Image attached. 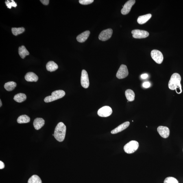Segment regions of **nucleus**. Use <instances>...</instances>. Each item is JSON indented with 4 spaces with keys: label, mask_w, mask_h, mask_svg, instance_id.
I'll return each mask as SVG.
<instances>
[{
    "label": "nucleus",
    "mask_w": 183,
    "mask_h": 183,
    "mask_svg": "<svg viewBox=\"0 0 183 183\" xmlns=\"http://www.w3.org/2000/svg\"><path fill=\"white\" fill-rule=\"evenodd\" d=\"M5 4L7 7V8L9 9H11L12 7H14L16 8L17 6V3L13 0L12 1H7L5 2Z\"/></svg>",
    "instance_id": "26"
},
{
    "label": "nucleus",
    "mask_w": 183,
    "mask_h": 183,
    "mask_svg": "<svg viewBox=\"0 0 183 183\" xmlns=\"http://www.w3.org/2000/svg\"><path fill=\"white\" fill-rule=\"evenodd\" d=\"M30 118L28 116L24 115L20 116L18 117L17 122L18 123L20 124L27 123L30 121Z\"/></svg>",
    "instance_id": "22"
},
{
    "label": "nucleus",
    "mask_w": 183,
    "mask_h": 183,
    "mask_svg": "<svg viewBox=\"0 0 183 183\" xmlns=\"http://www.w3.org/2000/svg\"><path fill=\"white\" fill-rule=\"evenodd\" d=\"M130 123L129 121H127L122 123V124L117 127L116 128L112 130L111 133L112 134H117V133L121 132L127 129L130 125Z\"/></svg>",
    "instance_id": "13"
},
{
    "label": "nucleus",
    "mask_w": 183,
    "mask_h": 183,
    "mask_svg": "<svg viewBox=\"0 0 183 183\" xmlns=\"http://www.w3.org/2000/svg\"><path fill=\"white\" fill-rule=\"evenodd\" d=\"M5 167V164L3 163L1 161H0V169H3Z\"/></svg>",
    "instance_id": "32"
},
{
    "label": "nucleus",
    "mask_w": 183,
    "mask_h": 183,
    "mask_svg": "<svg viewBox=\"0 0 183 183\" xmlns=\"http://www.w3.org/2000/svg\"><path fill=\"white\" fill-rule=\"evenodd\" d=\"M129 74L128 69L126 65L122 64L116 74V77L118 78L122 79L125 78Z\"/></svg>",
    "instance_id": "7"
},
{
    "label": "nucleus",
    "mask_w": 183,
    "mask_h": 183,
    "mask_svg": "<svg viewBox=\"0 0 183 183\" xmlns=\"http://www.w3.org/2000/svg\"><path fill=\"white\" fill-rule=\"evenodd\" d=\"M125 95L127 100L129 101H132L134 100L135 94L133 90L131 89L127 90L125 92Z\"/></svg>",
    "instance_id": "21"
},
{
    "label": "nucleus",
    "mask_w": 183,
    "mask_h": 183,
    "mask_svg": "<svg viewBox=\"0 0 183 183\" xmlns=\"http://www.w3.org/2000/svg\"><path fill=\"white\" fill-rule=\"evenodd\" d=\"M46 66L48 71L50 72L56 71L58 67L57 64L53 61H50L48 62Z\"/></svg>",
    "instance_id": "18"
},
{
    "label": "nucleus",
    "mask_w": 183,
    "mask_h": 183,
    "mask_svg": "<svg viewBox=\"0 0 183 183\" xmlns=\"http://www.w3.org/2000/svg\"><path fill=\"white\" fill-rule=\"evenodd\" d=\"M16 84L13 81H10L5 83L4 85L5 89L8 91H12L16 86Z\"/></svg>",
    "instance_id": "23"
},
{
    "label": "nucleus",
    "mask_w": 183,
    "mask_h": 183,
    "mask_svg": "<svg viewBox=\"0 0 183 183\" xmlns=\"http://www.w3.org/2000/svg\"><path fill=\"white\" fill-rule=\"evenodd\" d=\"M27 99L26 96L25 94L18 93L14 96V99L17 102L21 103L25 101Z\"/></svg>",
    "instance_id": "20"
},
{
    "label": "nucleus",
    "mask_w": 183,
    "mask_h": 183,
    "mask_svg": "<svg viewBox=\"0 0 183 183\" xmlns=\"http://www.w3.org/2000/svg\"><path fill=\"white\" fill-rule=\"evenodd\" d=\"M0 103H1V105H0V107H1L2 106V103H1V100H0Z\"/></svg>",
    "instance_id": "33"
},
{
    "label": "nucleus",
    "mask_w": 183,
    "mask_h": 183,
    "mask_svg": "<svg viewBox=\"0 0 183 183\" xmlns=\"http://www.w3.org/2000/svg\"><path fill=\"white\" fill-rule=\"evenodd\" d=\"M93 0H80L79 3L81 5H87L93 3Z\"/></svg>",
    "instance_id": "28"
},
{
    "label": "nucleus",
    "mask_w": 183,
    "mask_h": 183,
    "mask_svg": "<svg viewBox=\"0 0 183 183\" xmlns=\"http://www.w3.org/2000/svg\"><path fill=\"white\" fill-rule=\"evenodd\" d=\"M25 79L29 82H36L38 80V78L36 74L32 72H29L26 74Z\"/></svg>",
    "instance_id": "16"
},
{
    "label": "nucleus",
    "mask_w": 183,
    "mask_h": 183,
    "mask_svg": "<svg viewBox=\"0 0 183 183\" xmlns=\"http://www.w3.org/2000/svg\"><path fill=\"white\" fill-rule=\"evenodd\" d=\"M113 30L111 29H108L103 30L99 34V39L102 41L108 40L111 37Z\"/></svg>",
    "instance_id": "10"
},
{
    "label": "nucleus",
    "mask_w": 183,
    "mask_h": 183,
    "mask_svg": "<svg viewBox=\"0 0 183 183\" xmlns=\"http://www.w3.org/2000/svg\"><path fill=\"white\" fill-rule=\"evenodd\" d=\"M90 32L89 31H84L77 37L78 42L82 43L86 41L89 36Z\"/></svg>",
    "instance_id": "15"
},
{
    "label": "nucleus",
    "mask_w": 183,
    "mask_h": 183,
    "mask_svg": "<svg viewBox=\"0 0 183 183\" xmlns=\"http://www.w3.org/2000/svg\"><path fill=\"white\" fill-rule=\"evenodd\" d=\"M151 14H148L145 15L140 16L138 18L137 21L138 23L139 24H143L146 23L150 19L151 17Z\"/></svg>",
    "instance_id": "17"
},
{
    "label": "nucleus",
    "mask_w": 183,
    "mask_h": 183,
    "mask_svg": "<svg viewBox=\"0 0 183 183\" xmlns=\"http://www.w3.org/2000/svg\"><path fill=\"white\" fill-rule=\"evenodd\" d=\"M151 58L157 64H161L163 61L164 57L162 54L158 50H153L151 52Z\"/></svg>",
    "instance_id": "5"
},
{
    "label": "nucleus",
    "mask_w": 183,
    "mask_h": 183,
    "mask_svg": "<svg viewBox=\"0 0 183 183\" xmlns=\"http://www.w3.org/2000/svg\"><path fill=\"white\" fill-rule=\"evenodd\" d=\"M81 84L83 87L85 88H88L89 86L88 74L84 70H83L81 72Z\"/></svg>",
    "instance_id": "9"
},
{
    "label": "nucleus",
    "mask_w": 183,
    "mask_h": 183,
    "mask_svg": "<svg viewBox=\"0 0 183 183\" xmlns=\"http://www.w3.org/2000/svg\"><path fill=\"white\" fill-rule=\"evenodd\" d=\"M181 77L179 74L174 73L172 75L168 84L170 89L175 90L176 93L180 94L182 93V87L181 84Z\"/></svg>",
    "instance_id": "1"
},
{
    "label": "nucleus",
    "mask_w": 183,
    "mask_h": 183,
    "mask_svg": "<svg viewBox=\"0 0 183 183\" xmlns=\"http://www.w3.org/2000/svg\"><path fill=\"white\" fill-rule=\"evenodd\" d=\"M135 0H130L127 2L124 5L123 9H121V13L123 15H126L130 11L133 5L135 3Z\"/></svg>",
    "instance_id": "11"
},
{
    "label": "nucleus",
    "mask_w": 183,
    "mask_h": 183,
    "mask_svg": "<svg viewBox=\"0 0 183 183\" xmlns=\"http://www.w3.org/2000/svg\"><path fill=\"white\" fill-rule=\"evenodd\" d=\"M66 127L62 122H60L55 127L54 136L55 139L59 142H62L65 138Z\"/></svg>",
    "instance_id": "2"
},
{
    "label": "nucleus",
    "mask_w": 183,
    "mask_h": 183,
    "mask_svg": "<svg viewBox=\"0 0 183 183\" xmlns=\"http://www.w3.org/2000/svg\"><path fill=\"white\" fill-rule=\"evenodd\" d=\"M25 30V29L23 27H18V28L13 27L12 28V34L15 36L21 34L24 32Z\"/></svg>",
    "instance_id": "24"
},
{
    "label": "nucleus",
    "mask_w": 183,
    "mask_h": 183,
    "mask_svg": "<svg viewBox=\"0 0 183 183\" xmlns=\"http://www.w3.org/2000/svg\"><path fill=\"white\" fill-rule=\"evenodd\" d=\"M40 1L44 5H47L49 4V0H40Z\"/></svg>",
    "instance_id": "30"
},
{
    "label": "nucleus",
    "mask_w": 183,
    "mask_h": 183,
    "mask_svg": "<svg viewBox=\"0 0 183 183\" xmlns=\"http://www.w3.org/2000/svg\"><path fill=\"white\" fill-rule=\"evenodd\" d=\"M148 77V75L146 74H143L141 76V77L142 79H145L147 78Z\"/></svg>",
    "instance_id": "31"
},
{
    "label": "nucleus",
    "mask_w": 183,
    "mask_h": 183,
    "mask_svg": "<svg viewBox=\"0 0 183 183\" xmlns=\"http://www.w3.org/2000/svg\"><path fill=\"white\" fill-rule=\"evenodd\" d=\"M164 183H179L178 180L174 177H170L166 178Z\"/></svg>",
    "instance_id": "27"
},
{
    "label": "nucleus",
    "mask_w": 183,
    "mask_h": 183,
    "mask_svg": "<svg viewBox=\"0 0 183 183\" xmlns=\"http://www.w3.org/2000/svg\"><path fill=\"white\" fill-rule=\"evenodd\" d=\"M28 183H42L41 179L37 175H33L29 178Z\"/></svg>",
    "instance_id": "25"
},
{
    "label": "nucleus",
    "mask_w": 183,
    "mask_h": 183,
    "mask_svg": "<svg viewBox=\"0 0 183 183\" xmlns=\"http://www.w3.org/2000/svg\"><path fill=\"white\" fill-rule=\"evenodd\" d=\"M133 38L140 39L147 38L149 36V33L147 31L140 30L139 29H134L131 32Z\"/></svg>",
    "instance_id": "6"
},
{
    "label": "nucleus",
    "mask_w": 183,
    "mask_h": 183,
    "mask_svg": "<svg viewBox=\"0 0 183 183\" xmlns=\"http://www.w3.org/2000/svg\"><path fill=\"white\" fill-rule=\"evenodd\" d=\"M112 110L110 107L105 106L102 107L98 111V115L101 117H107L111 115Z\"/></svg>",
    "instance_id": "8"
},
{
    "label": "nucleus",
    "mask_w": 183,
    "mask_h": 183,
    "mask_svg": "<svg viewBox=\"0 0 183 183\" xmlns=\"http://www.w3.org/2000/svg\"><path fill=\"white\" fill-rule=\"evenodd\" d=\"M65 95V92L63 90H55L52 93L51 96L46 97L44 101L45 103H48L51 102L52 101L57 100L61 99Z\"/></svg>",
    "instance_id": "3"
},
{
    "label": "nucleus",
    "mask_w": 183,
    "mask_h": 183,
    "mask_svg": "<svg viewBox=\"0 0 183 183\" xmlns=\"http://www.w3.org/2000/svg\"><path fill=\"white\" fill-rule=\"evenodd\" d=\"M138 147V142L135 140H132L125 145L124 150L127 154H132L137 150Z\"/></svg>",
    "instance_id": "4"
},
{
    "label": "nucleus",
    "mask_w": 183,
    "mask_h": 183,
    "mask_svg": "<svg viewBox=\"0 0 183 183\" xmlns=\"http://www.w3.org/2000/svg\"><path fill=\"white\" fill-rule=\"evenodd\" d=\"M150 86V84L149 82H145L143 83V86L145 88H149Z\"/></svg>",
    "instance_id": "29"
},
{
    "label": "nucleus",
    "mask_w": 183,
    "mask_h": 183,
    "mask_svg": "<svg viewBox=\"0 0 183 183\" xmlns=\"http://www.w3.org/2000/svg\"><path fill=\"white\" fill-rule=\"evenodd\" d=\"M18 53L22 58L24 59L26 56L29 55V52L25 46H22L18 48Z\"/></svg>",
    "instance_id": "19"
},
{
    "label": "nucleus",
    "mask_w": 183,
    "mask_h": 183,
    "mask_svg": "<svg viewBox=\"0 0 183 183\" xmlns=\"http://www.w3.org/2000/svg\"><path fill=\"white\" fill-rule=\"evenodd\" d=\"M158 131L159 134L163 138H167L169 136V129L167 127L159 126L158 128Z\"/></svg>",
    "instance_id": "12"
},
{
    "label": "nucleus",
    "mask_w": 183,
    "mask_h": 183,
    "mask_svg": "<svg viewBox=\"0 0 183 183\" xmlns=\"http://www.w3.org/2000/svg\"><path fill=\"white\" fill-rule=\"evenodd\" d=\"M45 121L43 118H38L34 120L33 125L36 130H40L45 125Z\"/></svg>",
    "instance_id": "14"
}]
</instances>
